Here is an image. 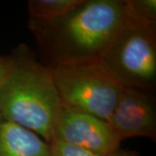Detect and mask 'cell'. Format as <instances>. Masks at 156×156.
Returning a JSON list of instances; mask_svg holds the SVG:
<instances>
[{"instance_id": "cell-9", "label": "cell", "mask_w": 156, "mask_h": 156, "mask_svg": "<svg viewBox=\"0 0 156 156\" xmlns=\"http://www.w3.org/2000/svg\"><path fill=\"white\" fill-rule=\"evenodd\" d=\"M124 2L129 17L156 23L155 0H124Z\"/></svg>"}, {"instance_id": "cell-8", "label": "cell", "mask_w": 156, "mask_h": 156, "mask_svg": "<svg viewBox=\"0 0 156 156\" xmlns=\"http://www.w3.org/2000/svg\"><path fill=\"white\" fill-rule=\"evenodd\" d=\"M83 0H30L28 11L30 19L51 21L62 17L82 4Z\"/></svg>"}, {"instance_id": "cell-1", "label": "cell", "mask_w": 156, "mask_h": 156, "mask_svg": "<svg viewBox=\"0 0 156 156\" xmlns=\"http://www.w3.org/2000/svg\"><path fill=\"white\" fill-rule=\"evenodd\" d=\"M128 18L124 0H83L51 21L30 19L28 27L48 67L101 59Z\"/></svg>"}, {"instance_id": "cell-6", "label": "cell", "mask_w": 156, "mask_h": 156, "mask_svg": "<svg viewBox=\"0 0 156 156\" xmlns=\"http://www.w3.org/2000/svg\"><path fill=\"white\" fill-rule=\"evenodd\" d=\"M108 123L121 141L132 137L156 140V101L153 92L123 87Z\"/></svg>"}, {"instance_id": "cell-12", "label": "cell", "mask_w": 156, "mask_h": 156, "mask_svg": "<svg viewBox=\"0 0 156 156\" xmlns=\"http://www.w3.org/2000/svg\"><path fill=\"white\" fill-rule=\"evenodd\" d=\"M108 156H140L135 151H131L128 149H124L122 147H119L117 150Z\"/></svg>"}, {"instance_id": "cell-11", "label": "cell", "mask_w": 156, "mask_h": 156, "mask_svg": "<svg viewBox=\"0 0 156 156\" xmlns=\"http://www.w3.org/2000/svg\"><path fill=\"white\" fill-rule=\"evenodd\" d=\"M11 67V56H0V85L5 81Z\"/></svg>"}, {"instance_id": "cell-4", "label": "cell", "mask_w": 156, "mask_h": 156, "mask_svg": "<svg viewBox=\"0 0 156 156\" xmlns=\"http://www.w3.org/2000/svg\"><path fill=\"white\" fill-rule=\"evenodd\" d=\"M123 87H156V23L129 17L101 58Z\"/></svg>"}, {"instance_id": "cell-7", "label": "cell", "mask_w": 156, "mask_h": 156, "mask_svg": "<svg viewBox=\"0 0 156 156\" xmlns=\"http://www.w3.org/2000/svg\"><path fill=\"white\" fill-rule=\"evenodd\" d=\"M0 156H51V151L37 134L0 115Z\"/></svg>"}, {"instance_id": "cell-5", "label": "cell", "mask_w": 156, "mask_h": 156, "mask_svg": "<svg viewBox=\"0 0 156 156\" xmlns=\"http://www.w3.org/2000/svg\"><path fill=\"white\" fill-rule=\"evenodd\" d=\"M53 140L83 147L100 156L111 154L121 147L122 142L108 122L64 106L61 107L54 123Z\"/></svg>"}, {"instance_id": "cell-3", "label": "cell", "mask_w": 156, "mask_h": 156, "mask_svg": "<svg viewBox=\"0 0 156 156\" xmlns=\"http://www.w3.org/2000/svg\"><path fill=\"white\" fill-rule=\"evenodd\" d=\"M50 68L62 106L108 122L123 86L101 59L71 62Z\"/></svg>"}, {"instance_id": "cell-10", "label": "cell", "mask_w": 156, "mask_h": 156, "mask_svg": "<svg viewBox=\"0 0 156 156\" xmlns=\"http://www.w3.org/2000/svg\"><path fill=\"white\" fill-rule=\"evenodd\" d=\"M51 156H100L76 146L53 140L50 143Z\"/></svg>"}, {"instance_id": "cell-2", "label": "cell", "mask_w": 156, "mask_h": 156, "mask_svg": "<svg viewBox=\"0 0 156 156\" xmlns=\"http://www.w3.org/2000/svg\"><path fill=\"white\" fill-rule=\"evenodd\" d=\"M10 56L11 69L0 85V115L50 144L62 107L51 69L24 44Z\"/></svg>"}]
</instances>
